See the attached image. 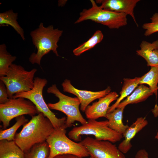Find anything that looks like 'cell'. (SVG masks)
I'll list each match as a JSON object with an SVG mask.
<instances>
[{
  "label": "cell",
  "mask_w": 158,
  "mask_h": 158,
  "mask_svg": "<svg viewBox=\"0 0 158 158\" xmlns=\"http://www.w3.org/2000/svg\"><path fill=\"white\" fill-rule=\"evenodd\" d=\"M50 148L47 141L37 144L25 153V158H47Z\"/></svg>",
  "instance_id": "cb8c5ba5"
},
{
  "label": "cell",
  "mask_w": 158,
  "mask_h": 158,
  "mask_svg": "<svg viewBox=\"0 0 158 158\" xmlns=\"http://www.w3.org/2000/svg\"><path fill=\"white\" fill-rule=\"evenodd\" d=\"M53 158H80L75 155L69 154H65L57 155Z\"/></svg>",
  "instance_id": "f1b7e54d"
},
{
  "label": "cell",
  "mask_w": 158,
  "mask_h": 158,
  "mask_svg": "<svg viewBox=\"0 0 158 158\" xmlns=\"http://www.w3.org/2000/svg\"><path fill=\"white\" fill-rule=\"evenodd\" d=\"M148 154L145 149L140 150L136 153L135 158H149Z\"/></svg>",
  "instance_id": "83f0119b"
},
{
  "label": "cell",
  "mask_w": 158,
  "mask_h": 158,
  "mask_svg": "<svg viewBox=\"0 0 158 158\" xmlns=\"http://www.w3.org/2000/svg\"><path fill=\"white\" fill-rule=\"evenodd\" d=\"M153 93L149 87L143 85L138 86L130 95L121 101L117 108L125 107L130 104H136L145 100Z\"/></svg>",
  "instance_id": "2e32d148"
},
{
  "label": "cell",
  "mask_w": 158,
  "mask_h": 158,
  "mask_svg": "<svg viewBox=\"0 0 158 158\" xmlns=\"http://www.w3.org/2000/svg\"></svg>",
  "instance_id": "836d02e7"
},
{
  "label": "cell",
  "mask_w": 158,
  "mask_h": 158,
  "mask_svg": "<svg viewBox=\"0 0 158 158\" xmlns=\"http://www.w3.org/2000/svg\"><path fill=\"white\" fill-rule=\"evenodd\" d=\"M18 13H15L12 10L0 13V25H8L11 26L19 34L22 40L24 41L25 38L23 29L17 21Z\"/></svg>",
  "instance_id": "ffe728a7"
},
{
  "label": "cell",
  "mask_w": 158,
  "mask_h": 158,
  "mask_svg": "<svg viewBox=\"0 0 158 158\" xmlns=\"http://www.w3.org/2000/svg\"><path fill=\"white\" fill-rule=\"evenodd\" d=\"M140 0H96L102 8L117 13H126L130 16L137 26L138 25L134 14V9Z\"/></svg>",
  "instance_id": "7c38bea8"
},
{
  "label": "cell",
  "mask_w": 158,
  "mask_h": 158,
  "mask_svg": "<svg viewBox=\"0 0 158 158\" xmlns=\"http://www.w3.org/2000/svg\"><path fill=\"white\" fill-rule=\"evenodd\" d=\"M158 66H151L150 70L140 77L139 85L146 84L157 96L158 90Z\"/></svg>",
  "instance_id": "44dd1931"
},
{
  "label": "cell",
  "mask_w": 158,
  "mask_h": 158,
  "mask_svg": "<svg viewBox=\"0 0 158 158\" xmlns=\"http://www.w3.org/2000/svg\"><path fill=\"white\" fill-rule=\"evenodd\" d=\"M125 107L117 108L111 112L107 113L105 118L108 121L109 127L118 133H124L129 126L123 122V113Z\"/></svg>",
  "instance_id": "e0dca14e"
},
{
  "label": "cell",
  "mask_w": 158,
  "mask_h": 158,
  "mask_svg": "<svg viewBox=\"0 0 158 158\" xmlns=\"http://www.w3.org/2000/svg\"><path fill=\"white\" fill-rule=\"evenodd\" d=\"M155 138L158 140V132H157L156 135L155 137Z\"/></svg>",
  "instance_id": "1f68e13d"
},
{
  "label": "cell",
  "mask_w": 158,
  "mask_h": 158,
  "mask_svg": "<svg viewBox=\"0 0 158 158\" xmlns=\"http://www.w3.org/2000/svg\"><path fill=\"white\" fill-rule=\"evenodd\" d=\"M62 86L64 92L71 93L77 97L80 102V109L83 112L85 111L90 103L105 96L111 90L109 86L104 90L97 92L79 90L75 88L71 84L70 81L67 79L63 82Z\"/></svg>",
  "instance_id": "8fae6325"
},
{
  "label": "cell",
  "mask_w": 158,
  "mask_h": 158,
  "mask_svg": "<svg viewBox=\"0 0 158 158\" xmlns=\"http://www.w3.org/2000/svg\"><path fill=\"white\" fill-rule=\"evenodd\" d=\"M37 69L25 70L20 65L12 63L5 76L0 77V80L5 84L8 98L11 99L16 94L30 90L33 87L34 76Z\"/></svg>",
  "instance_id": "277c9868"
},
{
  "label": "cell",
  "mask_w": 158,
  "mask_h": 158,
  "mask_svg": "<svg viewBox=\"0 0 158 158\" xmlns=\"http://www.w3.org/2000/svg\"><path fill=\"white\" fill-rule=\"evenodd\" d=\"M63 32L62 30L54 29L52 25L45 27L42 23H40L38 28L30 33L33 44L37 51L36 53H33L31 55L30 62L32 64L40 65L42 57L51 51L59 56L57 43Z\"/></svg>",
  "instance_id": "7a4b0ae2"
},
{
  "label": "cell",
  "mask_w": 158,
  "mask_h": 158,
  "mask_svg": "<svg viewBox=\"0 0 158 158\" xmlns=\"http://www.w3.org/2000/svg\"><path fill=\"white\" fill-rule=\"evenodd\" d=\"M140 79V77H136L133 79L124 78L123 79V84L120 92V96L114 104L109 107L107 113L114 110L124 98L129 95L138 86Z\"/></svg>",
  "instance_id": "d6986e66"
},
{
  "label": "cell",
  "mask_w": 158,
  "mask_h": 158,
  "mask_svg": "<svg viewBox=\"0 0 158 158\" xmlns=\"http://www.w3.org/2000/svg\"><path fill=\"white\" fill-rule=\"evenodd\" d=\"M34 86L30 90L22 92L15 94L13 98H23L30 101L36 106L40 112L42 113L52 123L54 128L60 127L64 125L66 118L56 117L48 107L43 96V91L47 83L45 78L35 77L34 80Z\"/></svg>",
  "instance_id": "ba28073f"
},
{
  "label": "cell",
  "mask_w": 158,
  "mask_h": 158,
  "mask_svg": "<svg viewBox=\"0 0 158 158\" xmlns=\"http://www.w3.org/2000/svg\"><path fill=\"white\" fill-rule=\"evenodd\" d=\"M140 49L136 51L137 54L146 61L148 66H158V40L151 43L142 41Z\"/></svg>",
  "instance_id": "9a60e30c"
},
{
  "label": "cell",
  "mask_w": 158,
  "mask_h": 158,
  "mask_svg": "<svg viewBox=\"0 0 158 158\" xmlns=\"http://www.w3.org/2000/svg\"><path fill=\"white\" fill-rule=\"evenodd\" d=\"M150 19V22L145 23L142 26L145 30L144 35L146 37L158 32V12L154 13Z\"/></svg>",
  "instance_id": "484cf974"
},
{
  "label": "cell",
  "mask_w": 158,
  "mask_h": 158,
  "mask_svg": "<svg viewBox=\"0 0 158 158\" xmlns=\"http://www.w3.org/2000/svg\"><path fill=\"white\" fill-rule=\"evenodd\" d=\"M39 112L30 101L23 98L9 99L6 102L0 104V121L3 130L6 129L15 118L24 115L32 117Z\"/></svg>",
  "instance_id": "9c48e42d"
},
{
  "label": "cell",
  "mask_w": 158,
  "mask_h": 158,
  "mask_svg": "<svg viewBox=\"0 0 158 158\" xmlns=\"http://www.w3.org/2000/svg\"><path fill=\"white\" fill-rule=\"evenodd\" d=\"M16 58L11 54L7 50L4 44L0 45V77L6 75L9 66Z\"/></svg>",
  "instance_id": "603a6c76"
},
{
  "label": "cell",
  "mask_w": 158,
  "mask_h": 158,
  "mask_svg": "<svg viewBox=\"0 0 158 158\" xmlns=\"http://www.w3.org/2000/svg\"><path fill=\"white\" fill-rule=\"evenodd\" d=\"M118 95L115 92H110L105 96L99 99L97 102L88 105L85 113L88 119L96 120L102 117H106L110 104L116 100Z\"/></svg>",
  "instance_id": "4fadbf2b"
},
{
  "label": "cell",
  "mask_w": 158,
  "mask_h": 158,
  "mask_svg": "<svg viewBox=\"0 0 158 158\" xmlns=\"http://www.w3.org/2000/svg\"><path fill=\"white\" fill-rule=\"evenodd\" d=\"M104 35L100 30L95 31L93 35L88 40L83 43L73 51L74 54L80 56L83 52L94 47L102 40Z\"/></svg>",
  "instance_id": "7402d4cb"
},
{
  "label": "cell",
  "mask_w": 158,
  "mask_h": 158,
  "mask_svg": "<svg viewBox=\"0 0 158 158\" xmlns=\"http://www.w3.org/2000/svg\"><path fill=\"white\" fill-rule=\"evenodd\" d=\"M6 87L4 83L0 80V104L7 102L9 100Z\"/></svg>",
  "instance_id": "4316f807"
},
{
  "label": "cell",
  "mask_w": 158,
  "mask_h": 158,
  "mask_svg": "<svg viewBox=\"0 0 158 158\" xmlns=\"http://www.w3.org/2000/svg\"><path fill=\"white\" fill-rule=\"evenodd\" d=\"M48 93L54 94L59 99V101L56 103H49L48 106L50 109L61 111L65 114L67 118L65 124L66 128L72 126L73 123L77 121L82 125L87 123L80 111L79 107L80 103L77 97H72L62 93L58 89L56 84H53L48 88Z\"/></svg>",
  "instance_id": "52a82bcc"
},
{
  "label": "cell",
  "mask_w": 158,
  "mask_h": 158,
  "mask_svg": "<svg viewBox=\"0 0 158 158\" xmlns=\"http://www.w3.org/2000/svg\"><path fill=\"white\" fill-rule=\"evenodd\" d=\"M80 142L93 158H126L118 147L109 141L99 140L87 137Z\"/></svg>",
  "instance_id": "30bf717a"
},
{
  "label": "cell",
  "mask_w": 158,
  "mask_h": 158,
  "mask_svg": "<svg viewBox=\"0 0 158 158\" xmlns=\"http://www.w3.org/2000/svg\"><path fill=\"white\" fill-rule=\"evenodd\" d=\"M16 123L10 128L0 130V140H6L9 141H14L16 132L22 125L28 122V120L24 115L16 118Z\"/></svg>",
  "instance_id": "d4e9b609"
},
{
  "label": "cell",
  "mask_w": 158,
  "mask_h": 158,
  "mask_svg": "<svg viewBox=\"0 0 158 158\" xmlns=\"http://www.w3.org/2000/svg\"><path fill=\"white\" fill-rule=\"evenodd\" d=\"M89 158H92V157H90Z\"/></svg>",
  "instance_id": "d6a6232c"
},
{
  "label": "cell",
  "mask_w": 158,
  "mask_h": 158,
  "mask_svg": "<svg viewBox=\"0 0 158 158\" xmlns=\"http://www.w3.org/2000/svg\"><path fill=\"white\" fill-rule=\"evenodd\" d=\"M67 0H59L58 1V5L59 6H63L65 5Z\"/></svg>",
  "instance_id": "4dcf8cb0"
},
{
  "label": "cell",
  "mask_w": 158,
  "mask_h": 158,
  "mask_svg": "<svg viewBox=\"0 0 158 158\" xmlns=\"http://www.w3.org/2000/svg\"><path fill=\"white\" fill-rule=\"evenodd\" d=\"M87 123L73 128L68 133L69 138L75 141H81L83 135L94 136L99 140L108 141L112 143L120 141L123 137L119 133L110 128L108 120L98 121L88 119Z\"/></svg>",
  "instance_id": "5b68a950"
},
{
  "label": "cell",
  "mask_w": 158,
  "mask_h": 158,
  "mask_svg": "<svg viewBox=\"0 0 158 158\" xmlns=\"http://www.w3.org/2000/svg\"><path fill=\"white\" fill-rule=\"evenodd\" d=\"M148 123L145 117L138 118L132 125L127 129L123 137L124 139L119 145L118 148L124 154L127 153L131 148L132 139L135 135Z\"/></svg>",
  "instance_id": "5bb4252c"
},
{
  "label": "cell",
  "mask_w": 158,
  "mask_h": 158,
  "mask_svg": "<svg viewBox=\"0 0 158 158\" xmlns=\"http://www.w3.org/2000/svg\"><path fill=\"white\" fill-rule=\"evenodd\" d=\"M152 111L154 117H158V105L157 104H155Z\"/></svg>",
  "instance_id": "f546056e"
},
{
  "label": "cell",
  "mask_w": 158,
  "mask_h": 158,
  "mask_svg": "<svg viewBox=\"0 0 158 158\" xmlns=\"http://www.w3.org/2000/svg\"><path fill=\"white\" fill-rule=\"evenodd\" d=\"M66 128L64 126L54 129L46 140L50 148L47 158H53L61 154H69L80 158L90 156L85 147L80 142H76L66 135Z\"/></svg>",
  "instance_id": "3957f363"
},
{
  "label": "cell",
  "mask_w": 158,
  "mask_h": 158,
  "mask_svg": "<svg viewBox=\"0 0 158 158\" xmlns=\"http://www.w3.org/2000/svg\"><path fill=\"white\" fill-rule=\"evenodd\" d=\"M91 8L83 10L80 16L75 22L80 23L87 20L106 25L110 29H118L127 25V14L103 9L97 5L93 0H90Z\"/></svg>",
  "instance_id": "8992f818"
},
{
  "label": "cell",
  "mask_w": 158,
  "mask_h": 158,
  "mask_svg": "<svg viewBox=\"0 0 158 158\" xmlns=\"http://www.w3.org/2000/svg\"><path fill=\"white\" fill-rule=\"evenodd\" d=\"M21 131L16 133L14 141L25 153L36 144L46 141L54 128L44 115L39 112L23 125Z\"/></svg>",
  "instance_id": "6da1fadb"
},
{
  "label": "cell",
  "mask_w": 158,
  "mask_h": 158,
  "mask_svg": "<svg viewBox=\"0 0 158 158\" xmlns=\"http://www.w3.org/2000/svg\"><path fill=\"white\" fill-rule=\"evenodd\" d=\"M24 154L14 141L0 140V158H25Z\"/></svg>",
  "instance_id": "ac0fdd59"
}]
</instances>
